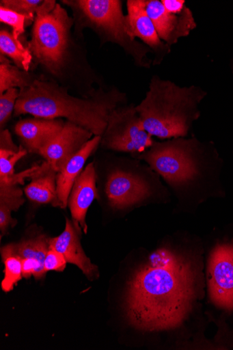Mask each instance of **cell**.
Here are the masks:
<instances>
[{
    "instance_id": "52a82bcc",
    "label": "cell",
    "mask_w": 233,
    "mask_h": 350,
    "mask_svg": "<svg viewBox=\"0 0 233 350\" xmlns=\"http://www.w3.org/2000/svg\"><path fill=\"white\" fill-rule=\"evenodd\" d=\"M76 3L90 21L103 29L113 41L135 55L134 50H137L138 46L134 44H138L131 36L127 16L123 14L120 1L79 0Z\"/></svg>"
},
{
    "instance_id": "d6986e66",
    "label": "cell",
    "mask_w": 233,
    "mask_h": 350,
    "mask_svg": "<svg viewBox=\"0 0 233 350\" xmlns=\"http://www.w3.org/2000/svg\"><path fill=\"white\" fill-rule=\"evenodd\" d=\"M2 257L5 264V278L2 282V289L5 293H10L23 278L22 259L16 253L14 243L2 249Z\"/></svg>"
},
{
    "instance_id": "9c48e42d",
    "label": "cell",
    "mask_w": 233,
    "mask_h": 350,
    "mask_svg": "<svg viewBox=\"0 0 233 350\" xmlns=\"http://www.w3.org/2000/svg\"><path fill=\"white\" fill-rule=\"evenodd\" d=\"M105 190L110 205L116 209L140 204L152 193V187L147 180L123 170H115L109 175Z\"/></svg>"
},
{
    "instance_id": "4316f807",
    "label": "cell",
    "mask_w": 233,
    "mask_h": 350,
    "mask_svg": "<svg viewBox=\"0 0 233 350\" xmlns=\"http://www.w3.org/2000/svg\"><path fill=\"white\" fill-rule=\"evenodd\" d=\"M68 261L62 254L57 250L50 248L45 259L44 269L46 272L51 271H63Z\"/></svg>"
},
{
    "instance_id": "4fadbf2b",
    "label": "cell",
    "mask_w": 233,
    "mask_h": 350,
    "mask_svg": "<svg viewBox=\"0 0 233 350\" xmlns=\"http://www.w3.org/2000/svg\"><path fill=\"white\" fill-rule=\"evenodd\" d=\"M96 174L93 163H90L76 180L69 198L68 205L74 226L87 233V212L92 202L98 198Z\"/></svg>"
},
{
    "instance_id": "8fae6325",
    "label": "cell",
    "mask_w": 233,
    "mask_h": 350,
    "mask_svg": "<svg viewBox=\"0 0 233 350\" xmlns=\"http://www.w3.org/2000/svg\"><path fill=\"white\" fill-rule=\"evenodd\" d=\"M92 135L83 127L66 121L59 134L39 154L58 172L66 162L91 139Z\"/></svg>"
},
{
    "instance_id": "e0dca14e",
    "label": "cell",
    "mask_w": 233,
    "mask_h": 350,
    "mask_svg": "<svg viewBox=\"0 0 233 350\" xmlns=\"http://www.w3.org/2000/svg\"><path fill=\"white\" fill-rule=\"evenodd\" d=\"M57 172L45 161L42 170L25 187V194L31 202L59 206L57 193Z\"/></svg>"
},
{
    "instance_id": "ba28073f",
    "label": "cell",
    "mask_w": 233,
    "mask_h": 350,
    "mask_svg": "<svg viewBox=\"0 0 233 350\" xmlns=\"http://www.w3.org/2000/svg\"><path fill=\"white\" fill-rule=\"evenodd\" d=\"M208 291L217 307L233 310V242L218 243L213 250L208 267Z\"/></svg>"
},
{
    "instance_id": "6da1fadb",
    "label": "cell",
    "mask_w": 233,
    "mask_h": 350,
    "mask_svg": "<svg viewBox=\"0 0 233 350\" xmlns=\"http://www.w3.org/2000/svg\"><path fill=\"white\" fill-rule=\"evenodd\" d=\"M199 260L180 249L161 247L128 280V323L149 332L174 330L189 317L201 290Z\"/></svg>"
},
{
    "instance_id": "8992f818",
    "label": "cell",
    "mask_w": 233,
    "mask_h": 350,
    "mask_svg": "<svg viewBox=\"0 0 233 350\" xmlns=\"http://www.w3.org/2000/svg\"><path fill=\"white\" fill-rule=\"evenodd\" d=\"M101 143L107 148L129 153H143L154 144L134 107L113 111Z\"/></svg>"
},
{
    "instance_id": "2e32d148",
    "label": "cell",
    "mask_w": 233,
    "mask_h": 350,
    "mask_svg": "<svg viewBox=\"0 0 233 350\" xmlns=\"http://www.w3.org/2000/svg\"><path fill=\"white\" fill-rule=\"evenodd\" d=\"M144 0H128L127 2L130 33L133 40L140 38L150 47L156 50L164 49L152 21L145 8Z\"/></svg>"
},
{
    "instance_id": "7a4b0ae2",
    "label": "cell",
    "mask_w": 233,
    "mask_h": 350,
    "mask_svg": "<svg viewBox=\"0 0 233 350\" xmlns=\"http://www.w3.org/2000/svg\"><path fill=\"white\" fill-rule=\"evenodd\" d=\"M122 99V94L116 91L92 99H80L54 83L36 80L20 91L14 113L47 119L65 118L93 135L102 137L111 113Z\"/></svg>"
},
{
    "instance_id": "30bf717a",
    "label": "cell",
    "mask_w": 233,
    "mask_h": 350,
    "mask_svg": "<svg viewBox=\"0 0 233 350\" xmlns=\"http://www.w3.org/2000/svg\"><path fill=\"white\" fill-rule=\"evenodd\" d=\"M145 8L159 37L169 45L188 36L196 26L193 14L187 8L180 14H172L166 11L161 1L148 0L146 1Z\"/></svg>"
},
{
    "instance_id": "83f0119b",
    "label": "cell",
    "mask_w": 233,
    "mask_h": 350,
    "mask_svg": "<svg viewBox=\"0 0 233 350\" xmlns=\"http://www.w3.org/2000/svg\"><path fill=\"white\" fill-rule=\"evenodd\" d=\"M161 3L166 11L172 14H180L187 8L182 0H162Z\"/></svg>"
},
{
    "instance_id": "3957f363",
    "label": "cell",
    "mask_w": 233,
    "mask_h": 350,
    "mask_svg": "<svg viewBox=\"0 0 233 350\" xmlns=\"http://www.w3.org/2000/svg\"><path fill=\"white\" fill-rule=\"evenodd\" d=\"M204 98L194 86L180 88L154 77L146 98L136 107L146 131L161 139L183 138L200 116Z\"/></svg>"
},
{
    "instance_id": "5b68a950",
    "label": "cell",
    "mask_w": 233,
    "mask_h": 350,
    "mask_svg": "<svg viewBox=\"0 0 233 350\" xmlns=\"http://www.w3.org/2000/svg\"><path fill=\"white\" fill-rule=\"evenodd\" d=\"M36 14L28 49L38 63L57 75L64 65L72 18L51 0L44 1Z\"/></svg>"
},
{
    "instance_id": "9a60e30c",
    "label": "cell",
    "mask_w": 233,
    "mask_h": 350,
    "mask_svg": "<svg viewBox=\"0 0 233 350\" xmlns=\"http://www.w3.org/2000/svg\"><path fill=\"white\" fill-rule=\"evenodd\" d=\"M102 137L95 136L69 159L57 174V193L59 207L68 205L73 186L83 172L84 165L93 151L102 142Z\"/></svg>"
},
{
    "instance_id": "f1b7e54d",
    "label": "cell",
    "mask_w": 233,
    "mask_h": 350,
    "mask_svg": "<svg viewBox=\"0 0 233 350\" xmlns=\"http://www.w3.org/2000/svg\"><path fill=\"white\" fill-rule=\"evenodd\" d=\"M1 149H8L18 151L20 147H17L12 141L10 133L8 131H1Z\"/></svg>"
},
{
    "instance_id": "484cf974",
    "label": "cell",
    "mask_w": 233,
    "mask_h": 350,
    "mask_svg": "<svg viewBox=\"0 0 233 350\" xmlns=\"http://www.w3.org/2000/svg\"><path fill=\"white\" fill-rule=\"evenodd\" d=\"M0 21L13 28L12 35L16 40H19V37L25 31V23L27 21L25 16L1 6L0 7Z\"/></svg>"
},
{
    "instance_id": "ac0fdd59",
    "label": "cell",
    "mask_w": 233,
    "mask_h": 350,
    "mask_svg": "<svg viewBox=\"0 0 233 350\" xmlns=\"http://www.w3.org/2000/svg\"><path fill=\"white\" fill-rule=\"evenodd\" d=\"M0 51L12 58L18 68L27 72L32 60V55L23 46L20 40H16L10 31L3 29L0 31Z\"/></svg>"
},
{
    "instance_id": "277c9868",
    "label": "cell",
    "mask_w": 233,
    "mask_h": 350,
    "mask_svg": "<svg viewBox=\"0 0 233 350\" xmlns=\"http://www.w3.org/2000/svg\"><path fill=\"white\" fill-rule=\"evenodd\" d=\"M195 139L176 138L154 143L140 158L176 192L193 189L206 178V170Z\"/></svg>"
},
{
    "instance_id": "603a6c76",
    "label": "cell",
    "mask_w": 233,
    "mask_h": 350,
    "mask_svg": "<svg viewBox=\"0 0 233 350\" xmlns=\"http://www.w3.org/2000/svg\"><path fill=\"white\" fill-rule=\"evenodd\" d=\"M27 154V150L20 147L14 151L0 148V178H5L15 174V166Z\"/></svg>"
},
{
    "instance_id": "d4e9b609",
    "label": "cell",
    "mask_w": 233,
    "mask_h": 350,
    "mask_svg": "<svg viewBox=\"0 0 233 350\" xmlns=\"http://www.w3.org/2000/svg\"><path fill=\"white\" fill-rule=\"evenodd\" d=\"M20 93V90L18 88H12L0 96V126L2 131L15 111Z\"/></svg>"
},
{
    "instance_id": "5bb4252c",
    "label": "cell",
    "mask_w": 233,
    "mask_h": 350,
    "mask_svg": "<svg viewBox=\"0 0 233 350\" xmlns=\"http://www.w3.org/2000/svg\"><path fill=\"white\" fill-rule=\"evenodd\" d=\"M77 229L74 222L66 218L64 232L57 237L50 239L49 246L62 254L68 262L77 266L87 278L93 280L98 276V268L86 256Z\"/></svg>"
},
{
    "instance_id": "cb8c5ba5",
    "label": "cell",
    "mask_w": 233,
    "mask_h": 350,
    "mask_svg": "<svg viewBox=\"0 0 233 350\" xmlns=\"http://www.w3.org/2000/svg\"><path fill=\"white\" fill-rule=\"evenodd\" d=\"M43 2L42 0H3L1 6L24 15L27 21L31 22Z\"/></svg>"
},
{
    "instance_id": "44dd1931",
    "label": "cell",
    "mask_w": 233,
    "mask_h": 350,
    "mask_svg": "<svg viewBox=\"0 0 233 350\" xmlns=\"http://www.w3.org/2000/svg\"><path fill=\"white\" fill-rule=\"evenodd\" d=\"M49 239L44 235L14 244L16 253L23 259H33L44 266L46 254L50 249Z\"/></svg>"
},
{
    "instance_id": "7c38bea8",
    "label": "cell",
    "mask_w": 233,
    "mask_h": 350,
    "mask_svg": "<svg viewBox=\"0 0 233 350\" xmlns=\"http://www.w3.org/2000/svg\"><path fill=\"white\" fill-rule=\"evenodd\" d=\"M64 123L59 118L24 119L16 124L15 133L29 152L39 154L59 134Z\"/></svg>"
},
{
    "instance_id": "ffe728a7",
    "label": "cell",
    "mask_w": 233,
    "mask_h": 350,
    "mask_svg": "<svg viewBox=\"0 0 233 350\" xmlns=\"http://www.w3.org/2000/svg\"><path fill=\"white\" fill-rule=\"evenodd\" d=\"M25 71H21L18 67L13 66L1 55L0 64V94L12 88H19L20 91L28 88L32 82Z\"/></svg>"
},
{
    "instance_id": "7402d4cb",
    "label": "cell",
    "mask_w": 233,
    "mask_h": 350,
    "mask_svg": "<svg viewBox=\"0 0 233 350\" xmlns=\"http://www.w3.org/2000/svg\"><path fill=\"white\" fill-rule=\"evenodd\" d=\"M23 191L18 185H0V208L12 212L24 203Z\"/></svg>"
}]
</instances>
